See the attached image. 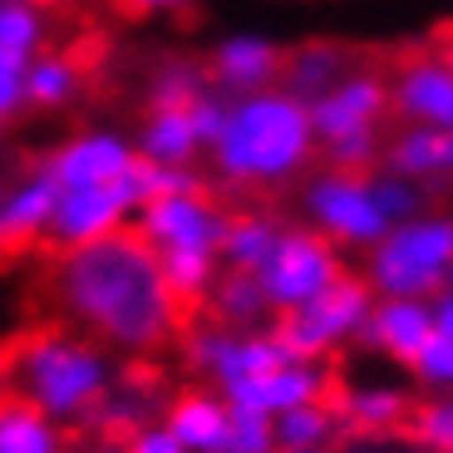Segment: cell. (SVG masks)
Listing matches in <instances>:
<instances>
[{
    "label": "cell",
    "instance_id": "1",
    "mask_svg": "<svg viewBox=\"0 0 453 453\" xmlns=\"http://www.w3.org/2000/svg\"><path fill=\"white\" fill-rule=\"evenodd\" d=\"M55 301L89 340L124 355L163 350L182 326V301L163 281L158 251L134 226L59 251Z\"/></svg>",
    "mask_w": 453,
    "mask_h": 453
},
{
    "label": "cell",
    "instance_id": "2",
    "mask_svg": "<svg viewBox=\"0 0 453 453\" xmlns=\"http://www.w3.org/2000/svg\"><path fill=\"white\" fill-rule=\"evenodd\" d=\"M316 148L320 143L311 128V109L276 84V89L226 99L207 158L217 178L232 188H281L311 168Z\"/></svg>",
    "mask_w": 453,
    "mask_h": 453
},
{
    "label": "cell",
    "instance_id": "3",
    "mask_svg": "<svg viewBox=\"0 0 453 453\" xmlns=\"http://www.w3.org/2000/svg\"><path fill=\"white\" fill-rule=\"evenodd\" d=\"M119 380L113 360L104 355L99 340L69 335V330H40L15 350V389L25 404H35L45 419L65 424H89L99 399Z\"/></svg>",
    "mask_w": 453,
    "mask_h": 453
},
{
    "label": "cell",
    "instance_id": "4",
    "mask_svg": "<svg viewBox=\"0 0 453 453\" xmlns=\"http://www.w3.org/2000/svg\"><path fill=\"white\" fill-rule=\"evenodd\" d=\"M453 266V212H414L395 222L385 237L365 251V286L374 296H414L429 301L443 291V276Z\"/></svg>",
    "mask_w": 453,
    "mask_h": 453
},
{
    "label": "cell",
    "instance_id": "5",
    "mask_svg": "<svg viewBox=\"0 0 453 453\" xmlns=\"http://www.w3.org/2000/svg\"><path fill=\"white\" fill-rule=\"evenodd\" d=\"M374 306V291L365 286V276H335L320 296H311L306 306L276 316V340H281L291 360H326L340 345L360 340V326Z\"/></svg>",
    "mask_w": 453,
    "mask_h": 453
},
{
    "label": "cell",
    "instance_id": "6",
    "mask_svg": "<svg viewBox=\"0 0 453 453\" xmlns=\"http://www.w3.org/2000/svg\"><path fill=\"white\" fill-rule=\"evenodd\" d=\"M301 212H306L311 232L335 242L340 251H370L389 232V217L374 203L370 173H340V168L316 173L301 193Z\"/></svg>",
    "mask_w": 453,
    "mask_h": 453
},
{
    "label": "cell",
    "instance_id": "7",
    "mask_svg": "<svg viewBox=\"0 0 453 453\" xmlns=\"http://www.w3.org/2000/svg\"><path fill=\"white\" fill-rule=\"evenodd\" d=\"M335 276H345V257H340L335 242H326L311 226H281V242L261 261L257 286L272 316H286V311L306 306L311 296H320Z\"/></svg>",
    "mask_w": 453,
    "mask_h": 453
},
{
    "label": "cell",
    "instance_id": "8",
    "mask_svg": "<svg viewBox=\"0 0 453 453\" xmlns=\"http://www.w3.org/2000/svg\"><path fill=\"white\" fill-rule=\"evenodd\" d=\"M128 226H134L158 257H173V251H203V257H217L226 212L197 188V193H173V197L138 203Z\"/></svg>",
    "mask_w": 453,
    "mask_h": 453
},
{
    "label": "cell",
    "instance_id": "9",
    "mask_svg": "<svg viewBox=\"0 0 453 453\" xmlns=\"http://www.w3.org/2000/svg\"><path fill=\"white\" fill-rule=\"evenodd\" d=\"M306 109H311V128H316L320 148L345 134H374L389 119V80L380 69H350L320 99H311Z\"/></svg>",
    "mask_w": 453,
    "mask_h": 453
},
{
    "label": "cell",
    "instance_id": "10",
    "mask_svg": "<svg viewBox=\"0 0 453 453\" xmlns=\"http://www.w3.org/2000/svg\"><path fill=\"white\" fill-rule=\"evenodd\" d=\"M134 193L128 182H104V188H59L55 197V217H50V232L45 237L55 242L59 251L69 247H89L99 237H113L134 222Z\"/></svg>",
    "mask_w": 453,
    "mask_h": 453
},
{
    "label": "cell",
    "instance_id": "11",
    "mask_svg": "<svg viewBox=\"0 0 453 453\" xmlns=\"http://www.w3.org/2000/svg\"><path fill=\"white\" fill-rule=\"evenodd\" d=\"M281 55L286 50L276 45L272 35L261 30H232L222 35L207 55L203 74L207 89L222 94V99H242V94H261L281 84Z\"/></svg>",
    "mask_w": 453,
    "mask_h": 453
},
{
    "label": "cell",
    "instance_id": "12",
    "mask_svg": "<svg viewBox=\"0 0 453 453\" xmlns=\"http://www.w3.org/2000/svg\"><path fill=\"white\" fill-rule=\"evenodd\" d=\"M134 138L119 134V128H80L69 134L65 143L50 148L45 173L55 178V188H104V182H119L134 168Z\"/></svg>",
    "mask_w": 453,
    "mask_h": 453
},
{
    "label": "cell",
    "instance_id": "13",
    "mask_svg": "<svg viewBox=\"0 0 453 453\" xmlns=\"http://www.w3.org/2000/svg\"><path fill=\"white\" fill-rule=\"evenodd\" d=\"M389 113H399L404 124L453 128V69L439 55L404 59L389 80Z\"/></svg>",
    "mask_w": 453,
    "mask_h": 453
},
{
    "label": "cell",
    "instance_id": "14",
    "mask_svg": "<svg viewBox=\"0 0 453 453\" xmlns=\"http://www.w3.org/2000/svg\"><path fill=\"white\" fill-rule=\"evenodd\" d=\"M429 335H434L429 301H414V296H374L370 316H365V326H360L365 345L380 350L385 360H395V365L414 360Z\"/></svg>",
    "mask_w": 453,
    "mask_h": 453
},
{
    "label": "cell",
    "instance_id": "15",
    "mask_svg": "<svg viewBox=\"0 0 453 453\" xmlns=\"http://www.w3.org/2000/svg\"><path fill=\"white\" fill-rule=\"evenodd\" d=\"M326 389H330L326 360H286L281 370L261 374V380H251V385L232 389V395H222V399L226 404H242V409H257V414H266V419H276V414H286V409H296V404L326 399Z\"/></svg>",
    "mask_w": 453,
    "mask_h": 453
},
{
    "label": "cell",
    "instance_id": "16",
    "mask_svg": "<svg viewBox=\"0 0 453 453\" xmlns=\"http://www.w3.org/2000/svg\"><path fill=\"white\" fill-rule=\"evenodd\" d=\"M55 178L45 168L25 173V178L5 182V203H0V247H20V242H40L55 217Z\"/></svg>",
    "mask_w": 453,
    "mask_h": 453
},
{
    "label": "cell",
    "instance_id": "17",
    "mask_svg": "<svg viewBox=\"0 0 453 453\" xmlns=\"http://www.w3.org/2000/svg\"><path fill=\"white\" fill-rule=\"evenodd\" d=\"M134 153L148 163H168V168H193L207 153V138L188 104L182 109H148V119L138 124Z\"/></svg>",
    "mask_w": 453,
    "mask_h": 453
},
{
    "label": "cell",
    "instance_id": "18",
    "mask_svg": "<svg viewBox=\"0 0 453 453\" xmlns=\"http://www.w3.org/2000/svg\"><path fill=\"white\" fill-rule=\"evenodd\" d=\"M350 50L335 45V40H306V45H291L281 55V89L296 94L301 104L320 99L340 74H350Z\"/></svg>",
    "mask_w": 453,
    "mask_h": 453
},
{
    "label": "cell",
    "instance_id": "19",
    "mask_svg": "<svg viewBox=\"0 0 453 453\" xmlns=\"http://www.w3.org/2000/svg\"><path fill=\"white\" fill-rule=\"evenodd\" d=\"M163 429L182 443V453H222L226 439V399L212 389H193L178 395L163 414Z\"/></svg>",
    "mask_w": 453,
    "mask_h": 453
},
{
    "label": "cell",
    "instance_id": "20",
    "mask_svg": "<svg viewBox=\"0 0 453 453\" xmlns=\"http://www.w3.org/2000/svg\"><path fill=\"white\" fill-rule=\"evenodd\" d=\"M409 389L399 385H355L340 395L335 414H340V429L350 424L355 434H395L399 424H409Z\"/></svg>",
    "mask_w": 453,
    "mask_h": 453
},
{
    "label": "cell",
    "instance_id": "21",
    "mask_svg": "<svg viewBox=\"0 0 453 453\" xmlns=\"http://www.w3.org/2000/svg\"><path fill=\"white\" fill-rule=\"evenodd\" d=\"M281 242V222L266 212H232L222 226V247L217 261L226 272H261V261L272 257V247Z\"/></svg>",
    "mask_w": 453,
    "mask_h": 453
},
{
    "label": "cell",
    "instance_id": "22",
    "mask_svg": "<svg viewBox=\"0 0 453 453\" xmlns=\"http://www.w3.org/2000/svg\"><path fill=\"white\" fill-rule=\"evenodd\" d=\"M20 84H25V109L55 113V109H69V104L80 99L84 74L69 55H45V50H40V55L25 59Z\"/></svg>",
    "mask_w": 453,
    "mask_h": 453
},
{
    "label": "cell",
    "instance_id": "23",
    "mask_svg": "<svg viewBox=\"0 0 453 453\" xmlns=\"http://www.w3.org/2000/svg\"><path fill=\"white\" fill-rule=\"evenodd\" d=\"M203 301H212L217 326H232V330H257L261 320L272 316V306H266V296L257 286V272H226L222 266Z\"/></svg>",
    "mask_w": 453,
    "mask_h": 453
},
{
    "label": "cell",
    "instance_id": "24",
    "mask_svg": "<svg viewBox=\"0 0 453 453\" xmlns=\"http://www.w3.org/2000/svg\"><path fill=\"white\" fill-rule=\"evenodd\" d=\"M385 168L399 173L409 182H434L443 178V128H424V124H404L395 138L385 143Z\"/></svg>",
    "mask_w": 453,
    "mask_h": 453
},
{
    "label": "cell",
    "instance_id": "25",
    "mask_svg": "<svg viewBox=\"0 0 453 453\" xmlns=\"http://www.w3.org/2000/svg\"><path fill=\"white\" fill-rule=\"evenodd\" d=\"M340 439V414L326 399H311V404H296L286 414L272 419V443L291 453H311V449H335Z\"/></svg>",
    "mask_w": 453,
    "mask_h": 453
},
{
    "label": "cell",
    "instance_id": "26",
    "mask_svg": "<svg viewBox=\"0 0 453 453\" xmlns=\"http://www.w3.org/2000/svg\"><path fill=\"white\" fill-rule=\"evenodd\" d=\"M0 453H65V434L25 399H0Z\"/></svg>",
    "mask_w": 453,
    "mask_h": 453
},
{
    "label": "cell",
    "instance_id": "27",
    "mask_svg": "<svg viewBox=\"0 0 453 453\" xmlns=\"http://www.w3.org/2000/svg\"><path fill=\"white\" fill-rule=\"evenodd\" d=\"M45 35H50V20L40 5H30V0H0V55L30 59L45 50Z\"/></svg>",
    "mask_w": 453,
    "mask_h": 453
},
{
    "label": "cell",
    "instance_id": "28",
    "mask_svg": "<svg viewBox=\"0 0 453 453\" xmlns=\"http://www.w3.org/2000/svg\"><path fill=\"white\" fill-rule=\"evenodd\" d=\"M89 424H99L104 434H134L143 424H153V399H148V389L113 380L109 395L99 399V409L89 414Z\"/></svg>",
    "mask_w": 453,
    "mask_h": 453
},
{
    "label": "cell",
    "instance_id": "29",
    "mask_svg": "<svg viewBox=\"0 0 453 453\" xmlns=\"http://www.w3.org/2000/svg\"><path fill=\"white\" fill-rule=\"evenodd\" d=\"M128 193L134 203H153V197H173V193H197L203 178L193 168H168V163H148V158H134V168L124 173Z\"/></svg>",
    "mask_w": 453,
    "mask_h": 453
},
{
    "label": "cell",
    "instance_id": "30",
    "mask_svg": "<svg viewBox=\"0 0 453 453\" xmlns=\"http://www.w3.org/2000/svg\"><path fill=\"white\" fill-rule=\"evenodd\" d=\"M197 94H207L203 65H193V59H168V65L153 74V84H148V109H182V104H193Z\"/></svg>",
    "mask_w": 453,
    "mask_h": 453
},
{
    "label": "cell",
    "instance_id": "31",
    "mask_svg": "<svg viewBox=\"0 0 453 453\" xmlns=\"http://www.w3.org/2000/svg\"><path fill=\"white\" fill-rule=\"evenodd\" d=\"M163 266V281L178 301H203L212 276L222 272V261L217 257H203V251H173V257H158Z\"/></svg>",
    "mask_w": 453,
    "mask_h": 453
},
{
    "label": "cell",
    "instance_id": "32",
    "mask_svg": "<svg viewBox=\"0 0 453 453\" xmlns=\"http://www.w3.org/2000/svg\"><path fill=\"white\" fill-rule=\"evenodd\" d=\"M409 434L429 453H453V395H439L429 404L409 409Z\"/></svg>",
    "mask_w": 453,
    "mask_h": 453
},
{
    "label": "cell",
    "instance_id": "33",
    "mask_svg": "<svg viewBox=\"0 0 453 453\" xmlns=\"http://www.w3.org/2000/svg\"><path fill=\"white\" fill-rule=\"evenodd\" d=\"M370 188H374L380 212L389 217V226L404 222V217H414V212H424V188L419 182H409V178H399V173H389V168L370 173Z\"/></svg>",
    "mask_w": 453,
    "mask_h": 453
},
{
    "label": "cell",
    "instance_id": "34",
    "mask_svg": "<svg viewBox=\"0 0 453 453\" xmlns=\"http://www.w3.org/2000/svg\"><path fill=\"white\" fill-rule=\"evenodd\" d=\"M272 419L257 414V409H242V404H226V439L222 453H272Z\"/></svg>",
    "mask_w": 453,
    "mask_h": 453
},
{
    "label": "cell",
    "instance_id": "35",
    "mask_svg": "<svg viewBox=\"0 0 453 453\" xmlns=\"http://www.w3.org/2000/svg\"><path fill=\"white\" fill-rule=\"evenodd\" d=\"M326 153H330V168L340 173H374V163L385 153V138H380V128L374 134H345L335 143H326Z\"/></svg>",
    "mask_w": 453,
    "mask_h": 453
},
{
    "label": "cell",
    "instance_id": "36",
    "mask_svg": "<svg viewBox=\"0 0 453 453\" xmlns=\"http://www.w3.org/2000/svg\"><path fill=\"white\" fill-rule=\"evenodd\" d=\"M409 370L419 374V385L453 395V340L449 335H429L424 340V350L409 360Z\"/></svg>",
    "mask_w": 453,
    "mask_h": 453
},
{
    "label": "cell",
    "instance_id": "37",
    "mask_svg": "<svg viewBox=\"0 0 453 453\" xmlns=\"http://www.w3.org/2000/svg\"><path fill=\"white\" fill-rule=\"evenodd\" d=\"M20 74H25V59L0 55V124H5V119H15V113L25 109V84H20Z\"/></svg>",
    "mask_w": 453,
    "mask_h": 453
},
{
    "label": "cell",
    "instance_id": "38",
    "mask_svg": "<svg viewBox=\"0 0 453 453\" xmlns=\"http://www.w3.org/2000/svg\"><path fill=\"white\" fill-rule=\"evenodd\" d=\"M124 453H182V443L173 439L163 424H143V429L128 434V449Z\"/></svg>",
    "mask_w": 453,
    "mask_h": 453
},
{
    "label": "cell",
    "instance_id": "39",
    "mask_svg": "<svg viewBox=\"0 0 453 453\" xmlns=\"http://www.w3.org/2000/svg\"><path fill=\"white\" fill-rule=\"evenodd\" d=\"M429 320H434V335H449L453 340V286L429 296Z\"/></svg>",
    "mask_w": 453,
    "mask_h": 453
},
{
    "label": "cell",
    "instance_id": "40",
    "mask_svg": "<svg viewBox=\"0 0 453 453\" xmlns=\"http://www.w3.org/2000/svg\"><path fill=\"white\" fill-rule=\"evenodd\" d=\"M124 5L138 15H178V11H188V5H197V0H124Z\"/></svg>",
    "mask_w": 453,
    "mask_h": 453
},
{
    "label": "cell",
    "instance_id": "41",
    "mask_svg": "<svg viewBox=\"0 0 453 453\" xmlns=\"http://www.w3.org/2000/svg\"><path fill=\"white\" fill-rule=\"evenodd\" d=\"M443 178H453V128H443Z\"/></svg>",
    "mask_w": 453,
    "mask_h": 453
},
{
    "label": "cell",
    "instance_id": "42",
    "mask_svg": "<svg viewBox=\"0 0 453 453\" xmlns=\"http://www.w3.org/2000/svg\"><path fill=\"white\" fill-rule=\"evenodd\" d=\"M30 5H40V11H65V5H74V0H30Z\"/></svg>",
    "mask_w": 453,
    "mask_h": 453
},
{
    "label": "cell",
    "instance_id": "43",
    "mask_svg": "<svg viewBox=\"0 0 453 453\" xmlns=\"http://www.w3.org/2000/svg\"><path fill=\"white\" fill-rule=\"evenodd\" d=\"M439 59H443V65H449V69H453V35H449V40H443V50H439Z\"/></svg>",
    "mask_w": 453,
    "mask_h": 453
},
{
    "label": "cell",
    "instance_id": "44",
    "mask_svg": "<svg viewBox=\"0 0 453 453\" xmlns=\"http://www.w3.org/2000/svg\"><path fill=\"white\" fill-rule=\"evenodd\" d=\"M272 453H291V449H272ZM311 453H335V449H311Z\"/></svg>",
    "mask_w": 453,
    "mask_h": 453
},
{
    "label": "cell",
    "instance_id": "45",
    "mask_svg": "<svg viewBox=\"0 0 453 453\" xmlns=\"http://www.w3.org/2000/svg\"><path fill=\"white\" fill-rule=\"evenodd\" d=\"M0 203H5V178H0Z\"/></svg>",
    "mask_w": 453,
    "mask_h": 453
}]
</instances>
